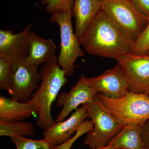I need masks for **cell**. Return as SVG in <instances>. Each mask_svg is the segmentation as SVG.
Segmentation results:
<instances>
[{
	"label": "cell",
	"mask_w": 149,
	"mask_h": 149,
	"mask_svg": "<svg viewBox=\"0 0 149 149\" xmlns=\"http://www.w3.org/2000/svg\"><path fill=\"white\" fill-rule=\"evenodd\" d=\"M81 75L83 81L97 93L111 98H120L129 91L126 77L118 64L98 76L88 78Z\"/></svg>",
	"instance_id": "cell-9"
},
{
	"label": "cell",
	"mask_w": 149,
	"mask_h": 149,
	"mask_svg": "<svg viewBox=\"0 0 149 149\" xmlns=\"http://www.w3.org/2000/svg\"><path fill=\"white\" fill-rule=\"evenodd\" d=\"M148 96L149 97V95H148Z\"/></svg>",
	"instance_id": "cell-28"
},
{
	"label": "cell",
	"mask_w": 149,
	"mask_h": 149,
	"mask_svg": "<svg viewBox=\"0 0 149 149\" xmlns=\"http://www.w3.org/2000/svg\"><path fill=\"white\" fill-rule=\"evenodd\" d=\"M101 10L99 0H73L72 13L75 18V34L80 41L87 27Z\"/></svg>",
	"instance_id": "cell-15"
},
{
	"label": "cell",
	"mask_w": 149,
	"mask_h": 149,
	"mask_svg": "<svg viewBox=\"0 0 149 149\" xmlns=\"http://www.w3.org/2000/svg\"></svg>",
	"instance_id": "cell-29"
},
{
	"label": "cell",
	"mask_w": 149,
	"mask_h": 149,
	"mask_svg": "<svg viewBox=\"0 0 149 149\" xmlns=\"http://www.w3.org/2000/svg\"><path fill=\"white\" fill-rule=\"evenodd\" d=\"M79 42L88 54L116 60L131 52L135 43L102 9L87 27Z\"/></svg>",
	"instance_id": "cell-1"
},
{
	"label": "cell",
	"mask_w": 149,
	"mask_h": 149,
	"mask_svg": "<svg viewBox=\"0 0 149 149\" xmlns=\"http://www.w3.org/2000/svg\"><path fill=\"white\" fill-rule=\"evenodd\" d=\"M141 136L145 148L149 149V120L142 125Z\"/></svg>",
	"instance_id": "cell-24"
},
{
	"label": "cell",
	"mask_w": 149,
	"mask_h": 149,
	"mask_svg": "<svg viewBox=\"0 0 149 149\" xmlns=\"http://www.w3.org/2000/svg\"><path fill=\"white\" fill-rule=\"evenodd\" d=\"M89 112L84 106L77 108L66 120L55 122L44 129L43 135L51 147L59 146L69 141L87 118Z\"/></svg>",
	"instance_id": "cell-11"
},
{
	"label": "cell",
	"mask_w": 149,
	"mask_h": 149,
	"mask_svg": "<svg viewBox=\"0 0 149 149\" xmlns=\"http://www.w3.org/2000/svg\"><path fill=\"white\" fill-rule=\"evenodd\" d=\"M142 125H124L108 145L116 149H146L141 138Z\"/></svg>",
	"instance_id": "cell-16"
},
{
	"label": "cell",
	"mask_w": 149,
	"mask_h": 149,
	"mask_svg": "<svg viewBox=\"0 0 149 149\" xmlns=\"http://www.w3.org/2000/svg\"><path fill=\"white\" fill-rule=\"evenodd\" d=\"M56 47L52 39H45L34 32L29 35V53L24 61L31 66L38 68L56 56Z\"/></svg>",
	"instance_id": "cell-13"
},
{
	"label": "cell",
	"mask_w": 149,
	"mask_h": 149,
	"mask_svg": "<svg viewBox=\"0 0 149 149\" xmlns=\"http://www.w3.org/2000/svg\"><path fill=\"white\" fill-rule=\"evenodd\" d=\"M16 149H51V146L45 139L34 140L22 136L10 137Z\"/></svg>",
	"instance_id": "cell-18"
},
{
	"label": "cell",
	"mask_w": 149,
	"mask_h": 149,
	"mask_svg": "<svg viewBox=\"0 0 149 149\" xmlns=\"http://www.w3.org/2000/svg\"><path fill=\"white\" fill-rule=\"evenodd\" d=\"M101 9L134 41L146 27L149 17L141 13L130 0H102Z\"/></svg>",
	"instance_id": "cell-5"
},
{
	"label": "cell",
	"mask_w": 149,
	"mask_h": 149,
	"mask_svg": "<svg viewBox=\"0 0 149 149\" xmlns=\"http://www.w3.org/2000/svg\"><path fill=\"white\" fill-rule=\"evenodd\" d=\"M97 94L83 81L81 75L76 85L68 93L64 92L59 95L56 104L62 109L57 117L56 122L62 121L74 110L81 104L91 102Z\"/></svg>",
	"instance_id": "cell-12"
},
{
	"label": "cell",
	"mask_w": 149,
	"mask_h": 149,
	"mask_svg": "<svg viewBox=\"0 0 149 149\" xmlns=\"http://www.w3.org/2000/svg\"><path fill=\"white\" fill-rule=\"evenodd\" d=\"M47 12L52 14L58 12L72 10L73 0H42Z\"/></svg>",
	"instance_id": "cell-20"
},
{
	"label": "cell",
	"mask_w": 149,
	"mask_h": 149,
	"mask_svg": "<svg viewBox=\"0 0 149 149\" xmlns=\"http://www.w3.org/2000/svg\"><path fill=\"white\" fill-rule=\"evenodd\" d=\"M122 68L129 91L149 95V56L146 54L129 53L117 60Z\"/></svg>",
	"instance_id": "cell-8"
},
{
	"label": "cell",
	"mask_w": 149,
	"mask_h": 149,
	"mask_svg": "<svg viewBox=\"0 0 149 149\" xmlns=\"http://www.w3.org/2000/svg\"><path fill=\"white\" fill-rule=\"evenodd\" d=\"M35 134L34 125L31 123L22 121H8L0 120V136H33Z\"/></svg>",
	"instance_id": "cell-17"
},
{
	"label": "cell",
	"mask_w": 149,
	"mask_h": 149,
	"mask_svg": "<svg viewBox=\"0 0 149 149\" xmlns=\"http://www.w3.org/2000/svg\"><path fill=\"white\" fill-rule=\"evenodd\" d=\"M100 104L121 124L143 125L149 120L148 95L128 91L120 98L113 99L98 93Z\"/></svg>",
	"instance_id": "cell-3"
},
{
	"label": "cell",
	"mask_w": 149,
	"mask_h": 149,
	"mask_svg": "<svg viewBox=\"0 0 149 149\" xmlns=\"http://www.w3.org/2000/svg\"><path fill=\"white\" fill-rule=\"evenodd\" d=\"M42 80L38 68L31 66L24 61L13 62L11 68L10 92L12 98L26 103L30 102L39 88Z\"/></svg>",
	"instance_id": "cell-7"
},
{
	"label": "cell",
	"mask_w": 149,
	"mask_h": 149,
	"mask_svg": "<svg viewBox=\"0 0 149 149\" xmlns=\"http://www.w3.org/2000/svg\"><path fill=\"white\" fill-rule=\"evenodd\" d=\"M33 24L30 22L16 34L12 30H0V58L8 59L12 62L25 60L29 55V35Z\"/></svg>",
	"instance_id": "cell-10"
},
{
	"label": "cell",
	"mask_w": 149,
	"mask_h": 149,
	"mask_svg": "<svg viewBox=\"0 0 149 149\" xmlns=\"http://www.w3.org/2000/svg\"><path fill=\"white\" fill-rule=\"evenodd\" d=\"M12 61L5 58H0V88L10 92V74Z\"/></svg>",
	"instance_id": "cell-19"
},
{
	"label": "cell",
	"mask_w": 149,
	"mask_h": 149,
	"mask_svg": "<svg viewBox=\"0 0 149 149\" xmlns=\"http://www.w3.org/2000/svg\"><path fill=\"white\" fill-rule=\"evenodd\" d=\"M72 14V10L58 12L52 14L49 19L51 22L57 23L59 27L61 50L58 63L62 69L66 71L67 76L74 73V63L77 59L85 56L73 31Z\"/></svg>",
	"instance_id": "cell-6"
},
{
	"label": "cell",
	"mask_w": 149,
	"mask_h": 149,
	"mask_svg": "<svg viewBox=\"0 0 149 149\" xmlns=\"http://www.w3.org/2000/svg\"><path fill=\"white\" fill-rule=\"evenodd\" d=\"M35 115H38V111L32 101L22 102L3 95L0 96V120L21 121Z\"/></svg>",
	"instance_id": "cell-14"
},
{
	"label": "cell",
	"mask_w": 149,
	"mask_h": 149,
	"mask_svg": "<svg viewBox=\"0 0 149 149\" xmlns=\"http://www.w3.org/2000/svg\"><path fill=\"white\" fill-rule=\"evenodd\" d=\"M40 72L42 76L41 83L31 101L38 111L37 126L45 129L56 122L51 113L52 106L68 79L66 71L59 65L56 56L43 65Z\"/></svg>",
	"instance_id": "cell-2"
},
{
	"label": "cell",
	"mask_w": 149,
	"mask_h": 149,
	"mask_svg": "<svg viewBox=\"0 0 149 149\" xmlns=\"http://www.w3.org/2000/svg\"><path fill=\"white\" fill-rule=\"evenodd\" d=\"M82 105L88 110L93 124V129L87 133L84 141V144L90 148L108 145L125 125L102 107L98 94L95 95L93 102Z\"/></svg>",
	"instance_id": "cell-4"
},
{
	"label": "cell",
	"mask_w": 149,
	"mask_h": 149,
	"mask_svg": "<svg viewBox=\"0 0 149 149\" xmlns=\"http://www.w3.org/2000/svg\"><path fill=\"white\" fill-rule=\"evenodd\" d=\"M149 51V20L142 34L134 43L131 53L136 54H146Z\"/></svg>",
	"instance_id": "cell-22"
},
{
	"label": "cell",
	"mask_w": 149,
	"mask_h": 149,
	"mask_svg": "<svg viewBox=\"0 0 149 149\" xmlns=\"http://www.w3.org/2000/svg\"><path fill=\"white\" fill-rule=\"evenodd\" d=\"M99 1H101L102 0H99Z\"/></svg>",
	"instance_id": "cell-27"
},
{
	"label": "cell",
	"mask_w": 149,
	"mask_h": 149,
	"mask_svg": "<svg viewBox=\"0 0 149 149\" xmlns=\"http://www.w3.org/2000/svg\"><path fill=\"white\" fill-rule=\"evenodd\" d=\"M146 54L147 55H148V56H149V51H148V52H147L146 53Z\"/></svg>",
	"instance_id": "cell-26"
},
{
	"label": "cell",
	"mask_w": 149,
	"mask_h": 149,
	"mask_svg": "<svg viewBox=\"0 0 149 149\" xmlns=\"http://www.w3.org/2000/svg\"><path fill=\"white\" fill-rule=\"evenodd\" d=\"M93 149H117L109 145H107L106 146H105L100 147L98 148H96Z\"/></svg>",
	"instance_id": "cell-25"
},
{
	"label": "cell",
	"mask_w": 149,
	"mask_h": 149,
	"mask_svg": "<svg viewBox=\"0 0 149 149\" xmlns=\"http://www.w3.org/2000/svg\"><path fill=\"white\" fill-rule=\"evenodd\" d=\"M144 15L149 17V0H130Z\"/></svg>",
	"instance_id": "cell-23"
},
{
	"label": "cell",
	"mask_w": 149,
	"mask_h": 149,
	"mask_svg": "<svg viewBox=\"0 0 149 149\" xmlns=\"http://www.w3.org/2000/svg\"><path fill=\"white\" fill-rule=\"evenodd\" d=\"M93 128V123L92 120H86L81 124L78 130L76 131L74 137L71 138L69 141L65 142L64 143L51 147V149H70L72 146V144L78 139L79 137L82 136L83 134L88 133L91 131Z\"/></svg>",
	"instance_id": "cell-21"
}]
</instances>
